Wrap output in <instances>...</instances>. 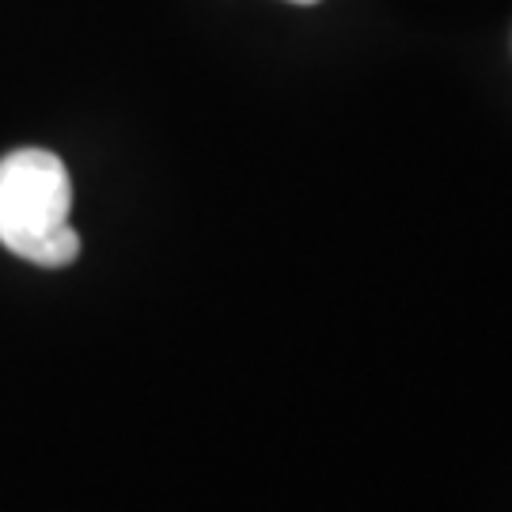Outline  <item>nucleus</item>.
Here are the masks:
<instances>
[{"mask_svg": "<svg viewBox=\"0 0 512 512\" xmlns=\"http://www.w3.org/2000/svg\"><path fill=\"white\" fill-rule=\"evenodd\" d=\"M69 171L46 148H19L0 160V243L16 258L61 270L80 255L69 224Z\"/></svg>", "mask_w": 512, "mask_h": 512, "instance_id": "nucleus-1", "label": "nucleus"}, {"mask_svg": "<svg viewBox=\"0 0 512 512\" xmlns=\"http://www.w3.org/2000/svg\"><path fill=\"white\" fill-rule=\"evenodd\" d=\"M289 4H319V0H289Z\"/></svg>", "mask_w": 512, "mask_h": 512, "instance_id": "nucleus-2", "label": "nucleus"}]
</instances>
